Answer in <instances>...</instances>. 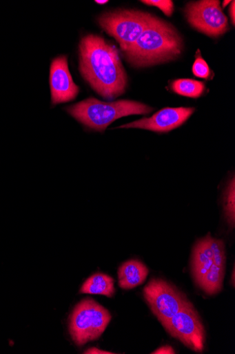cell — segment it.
Instances as JSON below:
<instances>
[{
	"label": "cell",
	"instance_id": "8",
	"mask_svg": "<svg viewBox=\"0 0 235 354\" xmlns=\"http://www.w3.org/2000/svg\"><path fill=\"white\" fill-rule=\"evenodd\" d=\"M185 13L191 26L209 37H218L228 30L227 18L216 0L191 3Z\"/></svg>",
	"mask_w": 235,
	"mask_h": 354
},
{
	"label": "cell",
	"instance_id": "7",
	"mask_svg": "<svg viewBox=\"0 0 235 354\" xmlns=\"http://www.w3.org/2000/svg\"><path fill=\"white\" fill-rule=\"evenodd\" d=\"M173 337L191 350L201 353L206 342V331L203 321L192 304L185 306L162 324Z\"/></svg>",
	"mask_w": 235,
	"mask_h": 354
},
{
	"label": "cell",
	"instance_id": "19",
	"mask_svg": "<svg viewBox=\"0 0 235 354\" xmlns=\"http://www.w3.org/2000/svg\"><path fill=\"white\" fill-rule=\"evenodd\" d=\"M153 354H170L176 353L174 349L170 346H164L152 352Z\"/></svg>",
	"mask_w": 235,
	"mask_h": 354
},
{
	"label": "cell",
	"instance_id": "3",
	"mask_svg": "<svg viewBox=\"0 0 235 354\" xmlns=\"http://www.w3.org/2000/svg\"><path fill=\"white\" fill-rule=\"evenodd\" d=\"M152 109L143 104L121 100L105 103L90 98L67 109L74 118L84 125L99 132L105 129L119 118L132 115H145Z\"/></svg>",
	"mask_w": 235,
	"mask_h": 354
},
{
	"label": "cell",
	"instance_id": "2",
	"mask_svg": "<svg viewBox=\"0 0 235 354\" xmlns=\"http://www.w3.org/2000/svg\"><path fill=\"white\" fill-rule=\"evenodd\" d=\"M183 48V40L176 29L152 16L136 42L124 53L132 66L147 67L176 58Z\"/></svg>",
	"mask_w": 235,
	"mask_h": 354
},
{
	"label": "cell",
	"instance_id": "10",
	"mask_svg": "<svg viewBox=\"0 0 235 354\" xmlns=\"http://www.w3.org/2000/svg\"><path fill=\"white\" fill-rule=\"evenodd\" d=\"M194 112V108H166L151 118H145L120 127L139 128L156 133H167L182 125Z\"/></svg>",
	"mask_w": 235,
	"mask_h": 354
},
{
	"label": "cell",
	"instance_id": "20",
	"mask_svg": "<svg viewBox=\"0 0 235 354\" xmlns=\"http://www.w3.org/2000/svg\"><path fill=\"white\" fill-rule=\"evenodd\" d=\"M84 353H85V354H88V353H89V354L90 353V354H112V353H114L100 350L97 348H89L87 351H85L84 352Z\"/></svg>",
	"mask_w": 235,
	"mask_h": 354
},
{
	"label": "cell",
	"instance_id": "9",
	"mask_svg": "<svg viewBox=\"0 0 235 354\" xmlns=\"http://www.w3.org/2000/svg\"><path fill=\"white\" fill-rule=\"evenodd\" d=\"M50 83L54 105L74 100L80 91L73 80L65 56H60L52 61Z\"/></svg>",
	"mask_w": 235,
	"mask_h": 354
},
{
	"label": "cell",
	"instance_id": "16",
	"mask_svg": "<svg viewBox=\"0 0 235 354\" xmlns=\"http://www.w3.org/2000/svg\"><path fill=\"white\" fill-rule=\"evenodd\" d=\"M234 179H232V183H229L228 188L226 192L225 196V203L226 205L225 207V214L227 216V219L230 225L234 227V219H235V189H234Z\"/></svg>",
	"mask_w": 235,
	"mask_h": 354
},
{
	"label": "cell",
	"instance_id": "22",
	"mask_svg": "<svg viewBox=\"0 0 235 354\" xmlns=\"http://www.w3.org/2000/svg\"><path fill=\"white\" fill-rule=\"evenodd\" d=\"M95 3L97 4H100V5H104V4L108 3V1H107V0H105V1H99V0H96V1H95Z\"/></svg>",
	"mask_w": 235,
	"mask_h": 354
},
{
	"label": "cell",
	"instance_id": "4",
	"mask_svg": "<svg viewBox=\"0 0 235 354\" xmlns=\"http://www.w3.org/2000/svg\"><path fill=\"white\" fill-rule=\"evenodd\" d=\"M112 317L110 311L88 298L79 303L70 315V333L74 343L83 346L104 333Z\"/></svg>",
	"mask_w": 235,
	"mask_h": 354
},
{
	"label": "cell",
	"instance_id": "12",
	"mask_svg": "<svg viewBox=\"0 0 235 354\" xmlns=\"http://www.w3.org/2000/svg\"><path fill=\"white\" fill-rule=\"evenodd\" d=\"M149 274L147 266L138 260L124 263L119 269V286L123 289H132L143 283Z\"/></svg>",
	"mask_w": 235,
	"mask_h": 354
},
{
	"label": "cell",
	"instance_id": "6",
	"mask_svg": "<svg viewBox=\"0 0 235 354\" xmlns=\"http://www.w3.org/2000/svg\"><path fill=\"white\" fill-rule=\"evenodd\" d=\"M143 295L161 325L192 304L176 286L161 279H151L144 288Z\"/></svg>",
	"mask_w": 235,
	"mask_h": 354
},
{
	"label": "cell",
	"instance_id": "11",
	"mask_svg": "<svg viewBox=\"0 0 235 354\" xmlns=\"http://www.w3.org/2000/svg\"><path fill=\"white\" fill-rule=\"evenodd\" d=\"M211 235L201 239L195 244L192 259V272L197 283L215 265L214 251L211 245Z\"/></svg>",
	"mask_w": 235,
	"mask_h": 354
},
{
	"label": "cell",
	"instance_id": "18",
	"mask_svg": "<svg viewBox=\"0 0 235 354\" xmlns=\"http://www.w3.org/2000/svg\"><path fill=\"white\" fill-rule=\"evenodd\" d=\"M142 3L158 8L167 17H171L174 10V3L171 0H146Z\"/></svg>",
	"mask_w": 235,
	"mask_h": 354
},
{
	"label": "cell",
	"instance_id": "23",
	"mask_svg": "<svg viewBox=\"0 0 235 354\" xmlns=\"http://www.w3.org/2000/svg\"><path fill=\"white\" fill-rule=\"evenodd\" d=\"M231 1H224L223 3V7H226L227 5H228L229 3H230Z\"/></svg>",
	"mask_w": 235,
	"mask_h": 354
},
{
	"label": "cell",
	"instance_id": "21",
	"mask_svg": "<svg viewBox=\"0 0 235 354\" xmlns=\"http://www.w3.org/2000/svg\"><path fill=\"white\" fill-rule=\"evenodd\" d=\"M229 15H230V17H231V19H232V24H234V18H235V15H234V1L232 2V6H230V8H229Z\"/></svg>",
	"mask_w": 235,
	"mask_h": 354
},
{
	"label": "cell",
	"instance_id": "1",
	"mask_svg": "<svg viewBox=\"0 0 235 354\" xmlns=\"http://www.w3.org/2000/svg\"><path fill=\"white\" fill-rule=\"evenodd\" d=\"M80 71L100 95L113 100L125 93L127 75L118 49L103 38L83 37L80 44Z\"/></svg>",
	"mask_w": 235,
	"mask_h": 354
},
{
	"label": "cell",
	"instance_id": "13",
	"mask_svg": "<svg viewBox=\"0 0 235 354\" xmlns=\"http://www.w3.org/2000/svg\"><path fill=\"white\" fill-rule=\"evenodd\" d=\"M114 280L105 274H95L89 277L83 284L80 293L103 295L110 298L115 294Z\"/></svg>",
	"mask_w": 235,
	"mask_h": 354
},
{
	"label": "cell",
	"instance_id": "5",
	"mask_svg": "<svg viewBox=\"0 0 235 354\" xmlns=\"http://www.w3.org/2000/svg\"><path fill=\"white\" fill-rule=\"evenodd\" d=\"M152 17L148 13L122 10L101 16L99 23L108 35L115 38L124 53L136 42Z\"/></svg>",
	"mask_w": 235,
	"mask_h": 354
},
{
	"label": "cell",
	"instance_id": "24",
	"mask_svg": "<svg viewBox=\"0 0 235 354\" xmlns=\"http://www.w3.org/2000/svg\"><path fill=\"white\" fill-rule=\"evenodd\" d=\"M232 276H233V278H232V281H233V284L234 283V270L233 271V274H232Z\"/></svg>",
	"mask_w": 235,
	"mask_h": 354
},
{
	"label": "cell",
	"instance_id": "17",
	"mask_svg": "<svg viewBox=\"0 0 235 354\" xmlns=\"http://www.w3.org/2000/svg\"><path fill=\"white\" fill-rule=\"evenodd\" d=\"M192 72L197 77L209 79L211 71L207 62L199 56L196 57L193 64Z\"/></svg>",
	"mask_w": 235,
	"mask_h": 354
},
{
	"label": "cell",
	"instance_id": "14",
	"mask_svg": "<svg viewBox=\"0 0 235 354\" xmlns=\"http://www.w3.org/2000/svg\"><path fill=\"white\" fill-rule=\"evenodd\" d=\"M225 268L214 265L196 284L207 294L214 295L222 290Z\"/></svg>",
	"mask_w": 235,
	"mask_h": 354
},
{
	"label": "cell",
	"instance_id": "15",
	"mask_svg": "<svg viewBox=\"0 0 235 354\" xmlns=\"http://www.w3.org/2000/svg\"><path fill=\"white\" fill-rule=\"evenodd\" d=\"M172 88L179 95L196 99L203 93L205 85L201 82L190 79H181L176 80L173 83Z\"/></svg>",
	"mask_w": 235,
	"mask_h": 354
}]
</instances>
